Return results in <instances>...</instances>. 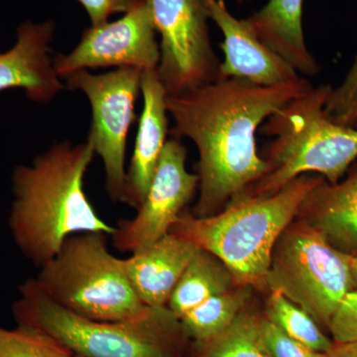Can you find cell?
Instances as JSON below:
<instances>
[{"mask_svg":"<svg viewBox=\"0 0 357 357\" xmlns=\"http://www.w3.org/2000/svg\"><path fill=\"white\" fill-rule=\"evenodd\" d=\"M314 89L301 77L291 83L260 86L223 77L177 96H167L173 138H189L198 149L199 199L192 215H215L266 174L256 131L265 119Z\"/></svg>","mask_w":357,"mask_h":357,"instance_id":"obj_1","label":"cell"},{"mask_svg":"<svg viewBox=\"0 0 357 357\" xmlns=\"http://www.w3.org/2000/svg\"><path fill=\"white\" fill-rule=\"evenodd\" d=\"M95 151L88 142L57 143L14 168L13 201L8 218L11 236L26 259L36 267L50 262L66 239L74 234L114 232L100 218L84 190Z\"/></svg>","mask_w":357,"mask_h":357,"instance_id":"obj_2","label":"cell"},{"mask_svg":"<svg viewBox=\"0 0 357 357\" xmlns=\"http://www.w3.org/2000/svg\"><path fill=\"white\" fill-rule=\"evenodd\" d=\"M324 181L305 174L271 196L241 194L210 217L183 211L170 232L217 256L236 286L264 290L275 243Z\"/></svg>","mask_w":357,"mask_h":357,"instance_id":"obj_3","label":"cell"},{"mask_svg":"<svg viewBox=\"0 0 357 357\" xmlns=\"http://www.w3.org/2000/svg\"><path fill=\"white\" fill-rule=\"evenodd\" d=\"M13 314L17 325L39 328L86 357H192V342L168 307L126 321H93L59 306L30 278L20 285Z\"/></svg>","mask_w":357,"mask_h":357,"instance_id":"obj_4","label":"cell"},{"mask_svg":"<svg viewBox=\"0 0 357 357\" xmlns=\"http://www.w3.org/2000/svg\"><path fill=\"white\" fill-rule=\"evenodd\" d=\"M333 89L321 84L268 117L261 129L273 137L263 158L268 171L243 194L271 196L307 173L319 174L330 184L340 182L357 158V128L338 124L326 114Z\"/></svg>","mask_w":357,"mask_h":357,"instance_id":"obj_5","label":"cell"},{"mask_svg":"<svg viewBox=\"0 0 357 357\" xmlns=\"http://www.w3.org/2000/svg\"><path fill=\"white\" fill-rule=\"evenodd\" d=\"M109 234L82 232L68 237L34 281L53 302L93 321L137 318L145 306L126 276L123 261L107 248Z\"/></svg>","mask_w":357,"mask_h":357,"instance_id":"obj_6","label":"cell"},{"mask_svg":"<svg viewBox=\"0 0 357 357\" xmlns=\"http://www.w3.org/2000/svg\"><path fill=\"white\" fill-rule=\"evenodd\" d=\"M266 289L281 294L326 328L345 295L354 290L344 253L297 218L275 243Z\"/></svg>","mask_w":357,"mask_h":357,"instance_id":"obj_7","label":"cell"},{"mask_svg":"<svg viewBox=\"0 0 357 357\" xmlns=\"http://www.w3.org/2000/svg\"><path fill=\"white\" fill-rule=\"evenodd\" d=\"M141 73L134 68L102 75L81 70L64 77L68 89H79L89 98L93 119L86 142L102 160L110 199L121 203L126 185V144L129 128L136 119Z\"/></svg>","mask_w":357,"mask_h":357,"instance_id":"obj_8","label":"cell"},{"mask_svg":"<svg viewBox=\"0 0 357 357\" xmlns=\"http://www.w3.org/2000/svg\"><path fill=\"white\" fill-rule=\"evenodd\" d=\"M150 6L161 36L157 73L167 96L223 79L204 0H150Z\"/></svg>","mask_w":357,"mask_h":357,"instance_id":"obj_9","label":"cell"},{"mask_svg":"<svg viewBox=\"0 0 357 357\" xmlns=\"http://www.w3.org/2000/svg\"><path fill=\"white\" fill-rule=\"evenodd\" d=\"M156 31L150 0H137L121 20L84 30L74 50L54 56V68L60 77L100 68L157 69L160 46Z\"/></svg>","mask_w":357,"mask_h":357,"instance_id":"obj_10","label":"cell"},{"mask_svg":"<svg viewBox=\"0 0 357 357\" xmlns=\"http://www.w3.org/2000/svg\"><path fill=\"white\" fill-rule=\"evenodd\" d=\"M185 160L187 148L180 139L167 141L137 215L114 227L110 237L116 250L133 255L170 232L199 188V176L188 172Z\"/></svg>","mask_w":357,"mask_h":357,"instance_id":"obj_11","label":"cell"},{"mask_svg":"<svg viewBox=\"0 0 357 357\" xmlns=\"http://www.w3.org/2000/svg\"><path fill=\"white\" fill-rule=\"evenodd\" d=\"M204 1L208 17L223 35L222 77H241L260 86H277L300 79L292 66L257 38L245 20H237L229 13L225 0Z\"/></svg>","mask_w":357,"mask_h":357,"instance_id":"obj_12","label":"cell"},{"mask_svg":"<svg viewBox=\"0 0 357 357\" xmlns=\"http://www.w3.org/2000/svg\"><path fill=\"white\" fill-rule=\"evenodd\" d=\"M55 30L52 20L18 26L16 43L0 53V91L22 89L32 102L44 105L64 89L51 55Z\"/></svg>","mask_w":357,"mask_h":357,"instance_id":"obj_13","label":"cell"},{"mask_svg":"<svg viewBox=\"0 0 357 357\" xmlns=\"http://www.w3.org/2000/svg\"><path fill=\"white\" fill-rule=\"evenodd\" d=\"M141 91L144 105L121 199L136 211L146 198L168 134L167 93L157 69L142 70Z\"/></svg>","mask_w":357,"mask_h":357,"instance_id":"obj_14","label":"cell"},{"mask_svg":"<svg viewBox=\"0 0 357 357\" xmlns=\"http://www.w3.org/2000/svg\"><path fill=\"white\" fill-rule=\"evenodd\" d=\"M194 243L169 232L123 261L134 292L145 306L164 307L185 268L199 251Z\"/></svg>","mask_w":357,"mask_h":357,"instance_id":"obj_15","label":"cell"},{"mask_svg":"<svg viewBox=\"0 0 357 357\" xmlns=\"http://www.w3.org/2000/svg\"><path fill=\"white\" fill-rule=\"evenodd\" d=\"M296 218L319 231L340 252L357 256V171L342 182L324 181L317 185Z\"/></svg>","mask_w":357,"mask_h":357,"instance_id":"obj_16","label":"cell"},{"mask_svg":"<svg viewBox=\"0 0 357 357\" xmlns=\"http://www.w3.org/2000/svg\"><path fill=\"white\" fill-rule=\"evenodd\" d=\"M304 0H269L246 22L265 46L305 77L317 76L321 67L307 50L303 30Z\"/></svg>","mask_w":357,"mask_h":357,"instance_id":"obj_17","label":"cell"},{"mask_svg":"<svg viewBox=\"0 0 357 357\" xmlns=\"http://www.w3.org/2000/svg\"><path fill=\"white\" fill-rule=\"evenodd\" d=\"M236 287L234 276L217 256L199 249L174 289L167 307L182 318L204 301Z\"/></svg>","mask_w":357,"mask_h":357,"instance_id":"obj_18","label":"cell"},{"mask_svg":"<svg viewBox=\"0 0 357 357\" xmlns=\"http://www.w3.org/2000/svg\"><path fill=\"white\" fill-rule=\"evenodd\" d=\"M252 290L236 286L204 301L184 314L181 324L192 344H203L227 330L248 304Z\"/></svg>","mask_w":357,"mask_h":357,"instance_id":"obj_19","label":"cell"},{"mask_svg":"<svg viewBox=\"0 0 357 357\" xmlns=\"http://www.w3.org/2000/svg\"><path fill=\"white\" fill-rule=\"evenodd\" d=\"M262 316L244 307L220 335L192 344V357H272L261 333Z\"/></svg>","mask_w":357,"mask_h":357,"instance_id":"obj_20","label":"cell"},{"mask_svg":"<svg viewBox=\"0 0 357 357\" xmlns=\"http://www.w3.org/2000/svg\"><path fill=\"white\" fill-rule=\"evenodd\" d=\"M264 316L289 337L314 351L326 354L335 344L305 310L281 294L270 292L265 305Z\"/></svg>","mask_w":357,"mask_h":357,"instance_id":"obj_21","label":"cell"},{"mask_svg":"<svg viewBox=\"0 0 357 357\" xmlns=\"http://www.w3.org/2000/svg\"><path fill=\"white\" fill-rule=\"evenodd\" d=\"M74 352L49 333L17 325L0 328V357H73Z\"/></svg>","mask_w":357,"mask_h":357,"instance_id":"obj_22","label":"cell"},{"mask_svg":"<svg viewBox=\"0 0 357 357\" xmlns=\"http://www.w3.org/2000/svg\"><path fill=\"white\" fill-rule=\"evenodd\" d=\"M325 110L332 121L354 128L357 121V54L342 83L333 89Z\"/></svg>","mask_w":357,"mask_h":357,"instance_id":"obj_23","label":"cell"},{"mask_svg":"<svg viewBox=\"0 0 357 357\" xmlns=\"http://www.w3.org/2000/svg\"><path fill=\"white\" fill-rule=\"evenodd\" d=\"M261 333L265 345L272 357H326V354L314 351L302 342L289 337L262 314Z\"/></svg>","mask_w":357,"mask_h":357,"instance_id":"obj_24","label":"cell"},{"mask_svg":"<svg viewBox=\"0 0 357 357\" xmlns=\"http://www.w3.org/2000/svg\"><path fill=\"white\" fill-rule=\"evenodd\" d=\"M333 342L357 340V290L349 291L340 303L328 326Z\"/></svg>","mask_w":357,"mask_h":357,"instance_id":"obj_25","label":"cell"},{"mask_svg":"<svg viewBox=\"0 0 357 357\" xmlns=\"http://www.w3.org/2000/svg\"><path fill=\"white\" fill-rule=\"evenodd\" d=\"M89 14L91 25L100 26L109 22L110 16L128 13L137 0H77Z\"/></svg>","mask_w":357,"mask_h":357,"instance_id":"obj_26","label":"cell"},{"mask_svg":"<svg viewBox=\"0 0 357 357\" xmlns=\"http://www.w3.org/2000/svg\"><path fill=\"white\" fill-rule=\"evenodd\" d=\"M326 357H357L356 342H335Z\"/></svg>","mask_w":357,"mask_h":357,"instance_id":"obj_27","label":"cell"},{"mask_svg":"<svg viewBox=\"0 0 357 357\" xmlns=\"http://www.w3.org/2000/svg\"><path fill=\"white\" fill-rule=\"evenodd\" d=\"M345 258H347L349 270H351L352 287H354V290H357V256L345 255Z\"/></svg>","mask_w":357,"mask_h":357,"instance_id":"obj_28","label":"cell"},{"mask_svg":"<svg viewBox=\"0 0 357 357\" xmlns=\"http://www.w3.org/2000/svg\"><path fill=\"white\" fill-rule=\"evenodd\" d=\"M73 357H86V356H81V354H74V356H73Z\"/></svg>","mask_w":357,"mask_h":357,"instance_id":"obj_29","label":"cell"},{"mask_svg":"<svg viewBox=\"0 0 357 357\" xmlns=\"http://www.w3.org/2000/svg\"><path fill=\"white\" fill-rule=\"evenodd\" d=\"M354 128H357V121H356V126H354Z\"/></svg>","mask_w":357,"mask_h":357,"instance_id":"obj_30","label":"cell"},{"mask_svg":"<svg viewBox=\"0 0 357 357\" xmlns=\"http://www.w3.org/2000/svg\"><path fill=\"white\" fill-rule=\"evenodd\" d=\"M241 1H243V0H241Z\"/></svg>","mask_w":357,"mask_h":357,"instance_id":"obj_31","label":"cell"}]
</instances>
